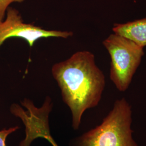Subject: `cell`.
<instances>
[{
  "mask_svg": "<svg viewBox=\"0 0 146 146\" xmlns=\"http://www.w3.org/2000/svg\"><path fill=\"white\" fill-rule=\"evenodd\" d=\"M52 73L70 111L72 128L78 130L84 113L99 104L106 86L104 74L96 65L95 55L88 50L78 51L55 63Z\"/></svg>",
  "mask_w": 146,
  "mask_h": 146,
  "instance_id": "6da1fadb",
  "label": "cell"
},
{
  "mask_svg": "<svg viewBox=\"0 0 146 146\" xmlns=\"http://www.w3.org/2000/svg\"><path fill=\"white\" fill-rule=\"evenodd\" d=\"M132 110L125 98L117 100L99 125L70 142V146H139L133 137Z\"/></svg>",
  "mask_w": 146,
  "mask_h": 146,
  "instance_id": "7a4b0ae2",
  "label": "cell"
},
{
  "mask_svg": "<svg viewBox=\"0 0 146 146\" xmlns=\"http://www.w3.org/2000/svg\"><path fill=\"white\" fill-rule=\"evenodd\" d=\"M110 57V79L120 92H125L145 54L144 47L116 33L110 34L102 42Z\"/></svg>",
  "mask_w": 146,
  "mask_h": 146,
  "instance_id": "3957f363",
  "label": "cell"
},
{
  "mask_svg": "<svg viewBox=\"0 0 146 146\" xmlns=\"http://www.w3.org/2000/svg\"><path fill=\"white\" fill-rule=\"evenodd\" d=\"M21 106L13 104L10 107L12 115L20 119L25 127V138L20 142L19 146H31L35 139L43 138L52 145L58 146L50 133L49 115L53 106L52 99L47 96L42 106L37 107L31 100L25 98Z\"/></svg>",
  "mask_w": 146,
  "mask_h": 146,
  "instance_id": "277c9868",
  "label": "cell"
},
{
  "mask_svg": "<svg viewBox=\"0 0 146 146\" xmlns=\"http://www.w3.org/2000/svg\"><path fill=\"white\" fill-rule=\"evenodd\" d=\"M73 36L72 31L47 30L33 23H26L20 12L10 7L7 10L6 19L0 21V47L11 38L25 40L29 47H33L41 38L56 37L66 39Z\"/></svg>",
  "mask_w": 146,
  "mask_h": 146,
  "instance_id": "5b68a950",
  "label": "cell"
},
{
  "mask_svg": "<svg viewBox=\"0 0 146 146\" xmlns=\"http://www.w3.org/2000/svg\"><path fill=\"white\" fill-rule=\"evenodd\" d=\"M112 31L131 39L141 47L146 46V17L125 23H115Z\"/></svg>",
  "mask_w": 146,
  "mask_h": 146,
  "instance_id": "8992f818",
  "label": "cell"
},
{
  "mask_svg": "<svg viewBox=\"0 0 146 146\" xmlns=\"http://www.w3.org/2000/svg\"><path fill=\"white\" fill-rule=\"evenodd\" d=\"M19 126H14L9 128H4L0 131V146H8L6 140L8 137L16 131L19 129Z\"/></svg>",
  "mask_w": 146,
  "mask_h": 146,
  "instance_id": "52a82bcc",
  "label": "cell"
},
{
  "mask_svg": "<svg viewBox=\"0 0 146 146\" xmlns=\"http://www.w3.org/2000/svg\"><path fill=\"white\" fill-rule=\"evenodd\" d=\"M25 0H0V21L5 20V11L9 5L14 2L22 3Z\"/></svg>",
  "mask_w": 146,
  "mask_h": 146,
  "instance_id": "ba28073f",
  "label": "cell"
}]
</instances>
